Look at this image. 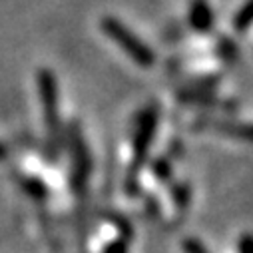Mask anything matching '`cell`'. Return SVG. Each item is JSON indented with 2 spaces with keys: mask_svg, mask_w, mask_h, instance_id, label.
<instances>
[{
  "mask_svg": "<svg viewBox=\"0 0 253 253\" xmlns=\"http://www.w3.org/2000/svg\"><path fill=\"white\" fill-rule=\"evenodd\" d=\"M156 128H158V108L156 106H146L138 114L134 142H132V164H130L128 177H126V192H128L130 196H134L138 192V173H140L142 166L148 160V152L152 148Z\"/></svg>",
  "mask_w": 253,
  "mask_h": 253,
  "instance_id": "obj_1",
  "label": "cell"
},
{
  "mask_svg": "<svg viewBox=\"0 0 253 253\" xmlns=\"http://www.w3.org/2000/svg\"><path fill=\"white\" fill-rule=\"evenodd\" d=\"M102 30H104L126 54H128L130 60L136 62L138 66L150 68V66L156 64V54H154V50H152L140 36H136L124 22H120L118 18H112V16L104 18V20H102Z\"/></svg>",
  "mask_w": 253,
  "mask_h": 253,
  "instance_id": "obj_2",
  "label": "cell"
},
{
  "mask_svg": "<svg viewBox=\"0 0 253 253\" xmlns=\"http://www.w3.org/2000/svg\"><path fill=\"white\" fill-rule=\"evenodd\" d=\"M36 86H38V96L44 108V120L46 128L50 134L52 144H60L62 140V130H60V96H58V80L52 74V70L42 68L36 72Z\"/></svg>",
  "mask_w": 253,
  "mask_h": 253,
  "instance_id": "obj_3",
  "label": "cell"
},
{
  "mask_svg": "<svg viewBox=\"0 0 253 253\" xmlns=\"http://www.w3.org/2000/svg\"><path fill=\"white\" fill-rule=\"evenodd\" d=\"M68 144H70V156H72V189L76 194H84L86 183L90 179V150L86 146L84 134L76 122L70 124L68 128Z\"/></svg>",
  "mask_w": 253,
  "mask_h": 253,
  "instance_id": "obj_4",
  "label": "cell"
},
{
  "mask_svg": "<svg viewBox=\"0 0 253 253\" xmlns=\"http://www.w3.org/2000/svg\"><path fill=\"white\" fill-rule=\"evenodd\" d=\"M196 128L200 130H213L225 134L229 138L253 144V124L237 122V120H223V118H200Z\"/></svg>",
  "mask_w": 253,
  "mask_h": 253,
  "instance_id": "obj_5",
  "label": "cell"
},
{
  "mask_svg": "<svg viewBox=\"0 0 253 253\" xmlns=\"http://www.w3.org/2000/svg\"><path fill=\"white\" fill-rule=\"evenodd\" d=\"M177 98L181 102L187 104H198V106H206V108H219V110H229L233 108V104L219 100L215 94H211L208 88H194V90H183L177 94Z\"/></svg>",
  "mask_w": 253,
  "mask_h": 253,
  "instance_id": "obj_6",
  "label": "cell"
},
{
  "mask_svg": "<svg viewBox=\"0 0 253 253\" xmlns=\"http://www.w3.org/2000/svg\"><path fill=\"white\" fill-rule=\"evenodd\" d=\"M189 22L198 32H210L213 26V12L206 0H194L192 10H189Z\"/></svg>",
  "mask_w": 253,
  "mask_h": 253,
  "instance_id": "obj_7",
  "label": "cell"
},
{
  "mask_svg": "<svg viewBox=\"0 0 253 253\" xmlns=\"http://www.w3.org/2000/svg\"><path fill=\"white\" fill-rule=\"evenodd\" d=\"M22 187H24V192L30 198H34V200H44L48 196V189H46L44 181L42 179H36V177H26L22 181Z\"/></svg>",
  "mask_w": 253,
  "mask_h": 253,
  "instance_id": "obj_8",
  "label": "cell"
},
{
  "mask_svg": "<svg viewBox=\"0 0 253 253\" xmlns=\"http://www.w3.org/2000/svg\"><path fill=\"white\" fill-rule=\"evenodd\" d=\"M253 22V0H249V2L237 12L235 16V28L237 30H245L247 26H251Z\"/></svg>",
  "mask_w": 253,
  "mask_h": 253,
  "instance_id": "obj_9",
  "label": "cell"
},
{
  "mask_svg": "<svg viewBox=\"0 0 253 253\" xmlns=\"http://www.w3.org/2000/svg\"><path fill=\"white\" fill-rule=\"evenodd\" d=\"M171 196L175 200L177 210H185L189 206V187L185 183H175L171 187Z\"/></svg>",
  "mask_w": 253,
  "mask_h": 253,
  "instance_id": "obj_10",
  "label": "cell"
},
{
  "mask_svg": "<svg viewBox=\"0 0 253 253\" xmlns=\"http://www.w3.org/2000/svg\"><path fill=\"white\" fill-rule=\"evenodd\" d=\"M130 241L128 237H124V235H118V239L110 241L104 249V253H128V247H130Z\"/></svg>",
  "mask_w": 253,
  "mask_h": 253,
  "instance_id": "obj_11",
  "label": "cell"
},
{
  "mask_svg": "<svg viewBox=\"0 0 253 253\" xmlns=\"http://www.w3.org/2000/svg\"><path fill=\"white\" fill-rule=\"evenodd\" d=\"M152 168H154V173L158 179H162V181L171 179V164L168 160H156Z\"/></svg>",
  "mask_w": 253,
  "mask_h": 253,
  "instance_id": "obj_12",
  "label": "cell"
},
{
  "mask_svg": "<svg viewBox=\"0 0 253 253\" xmlns=\"http://www.w3.org/2000/svg\"><path fill=\"white\" fill-rule=\"evenodd\" d=\"M183 249H185V253H208L204 243L198 241V239H185L183 241Z\"/></svg>",
  "mask_w": 253,
  "mask_h": 253,
  "instance_id": "obj_13",
  "label": "cell"
},
{
  "mask_svg": "<svg viewBox=\"0 0 253 253\" xmlns=\"http://www.w3.org/2000/svg\"><path fill=\"white\" fill-rule=\"evenodd\" d=\"M239 253H253V233H243L239 239Z\"/></svg>",
  "mask_w": 253,
  "mask_h": 253,
  "instance_id": "obj_14",
  "label": "cell"
},
{
  "mask_svg": "<svg viewBox=\"0 0 253 253\" xmlns=\"http://www.w3.org/2000/svg\"><path fill=\"white\" fill-rule=\"evenodd\" d=\"M4 158H6V148H4L2 144H0V162H2Z\"/></svg>",
  "mask_w": 253,
  "mask_h": 253,
  "instance_id": "obj_15",
  "label": "cell"
}]
</instances>
